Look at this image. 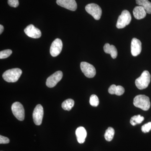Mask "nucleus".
<instances>
[{
  "mask_svg": "<svg viewBox=\"0 0 151 151\" xmlns=\"http://www.w3.org/2000/svg\"><path fill=\"white\" fill-rule=\"evenodd\" d=\"M134 105L135 107L140 108L143 111H147L150 107L151 103L148 97L140 94L134 98Z\"/></svg>",
  "mask_w": 151,
  "mask_h": 151,
  "instance_id": "obj_1",
  "label": "nucleus"
},
{
  "mask_svg": "<svg viewBox=\"0 0 151 151\" xmlns=\"http://www.w3.org/2000/svg\"><path fill=\"white\" fill-rule=\"evenodd\" d=\"M22 70L20 68H15L6 70L3 74L4 80L8 82H15L21 76Z\"/></svg>",
  "mask_w": 151,
  "mask_h": 151,
  "instance_id": "obj_2",
  "label": "nucleus"
},
{
  "mask_svg": "<svg viewBox=\"0 0 151 151\" xmlns=\"http://www.w3.org/2000/svg\"><path fill=\"white\" fill-rule=\"evenodd\" d=\"M151 81V75L147 70H145L141 76L135 81V84L138 89H144L148 86Z\"/></svg>",
  "mask_w": 151,
  "mask_h": 151,
  "instance_id": "obj_3",
  "label": "nucleus"
},
{
  "mask_svg": "<svg viewBox=\"0 0 151 151\" xmlns=\"http://www.w3.org/2000/svg\"><path fill=\"white\" fill-rule=\"evenodd\" d=\"M132 20V16L129 11L125 10L119 16L116 24V27L118 29L124 28L129 25Z\"/></svg>",
  "mask_w": 151,
  "mask_h": 151,
  "instance_id": "obj_4",
  "label": "nucleus"
},
{
  "mask_svg": "<svg viewBox=\"0 0 151 151\" xmlns=\"http://www.w3.org/2000/svg\"><path fill=\"white\" fill-rule=\"evenodd\" d=\"M85 10L95 20H98L101 18L102 14V9L98 5L93 3L89 4L85 7Z\"/></svg>",
  "mask_w": 151,
  "mask_h": 151,
  "instance_id": "obj_5",
  "label": "nucleus"
},
{
  "mask_svg": "<svg viewBox=\"0 0 151 151\" xmlns=\"http://www.w3.org/2000/svg\"><path fill=\"white\" fill-rule=\"evenodd\" d=\"M12 112L18 120L23 121L24 119V109L23 106L19 102H15L12 106Z\"/></svg>",
  "mask_w": 151,
  "mask_h": 151,
  "instance_id": "obj_6",
  "label": "nucleus"
},
{
  "mask_svg": "<svg viewBox=\"0 0 151 151\" xmlns=\"http://www.w3.org/2000/svg\"><path fill=\"white\" fill-rule=\"evenodd\" d=\"M82 72L87 78H93L96 75V71L93 65L86 62H82L80 64Z\"/></svg>",
  "mask_w": 151,
  "mask_h": 151,
  "instance_id": "obj_7",
  "label": "nucleus"
},
{
  "mask_svg": "<svg viewBox=\"0 0 151 151\" xmlns=\"http://www.w3.org/2000/svg\"><path fill=\"white\" fill-rule=\"evenodd\" d=\"M62 71L59 70L50 76L47 79L46 86L49 88H52L56 86L58 82L61 80L63 77Z\"/></svg>",
  "mask_w": 151,
  "mask_h": 151,
  "instance_id": "obj_8",
  "label": "nucleus"
},
{
  "mask_svg": "<svg viewBox=\"0 0 151 151\" xmlns=\"http://www.w3.org/2000/svg\"><path fill=\"white\" fill-rule=\"evenodd\" d=\"M44 114L43 108L40 104H38L36 106L33 113V119L35 125L39 126L42 123Z\"/></svg>",
  "mask_w": 151,
  "mask_h": 151,
  "instance_id": "obj_9",
  "label": "nucleus"
},
{
  "mask_svg": "<svg viewBox=\"0 0 151 151\" xmlns=\"http://www.w3.org/2000/svg\"><path fill=\"white\" fill-rule=\"evenodd\" d=\"M63 48V43L61 40L56 39L52 43L50 48V53L52 57L59 55Z\"/></svg>",
  "mask_w": 151,
  "mask_h": 151,
  "instance_id": "obj_10",
  "label": "nucleus"
},
{
  "mask_svg": "<svg viewBox=\"0 0 151 151\" xmlns=\"http://www.w3.org/2000/svg\"><path fill=\"white\" fill-rule=\"evenodd\" d=\"M24 32L28 36L33 38H39L42 35L40 30L35 27L33 24H30L24 30Z\"/></svg>",
  "mask_w": 151,
  "mask_h": 151,
  "instance_id": "obj_11",
  "label": "nucleus"
},
{
  "mask_svg": "<svg viewBox=\"0 0 151 151\" xmlns=\"http://www.w3.org/2000/svg\"><path fill=\"white\" fill-rule=\"evenodd\" d=\"M58 5L72 11L76 10L77 8V4L75 0H57Z\"/></svg>",
  "mask_w": 151,
  "mask_h": 151,
  "instance_id": "obj_12",
  "label": "nucleus"
},
{
  "mask_svg": "<svg viewBox=\"0 0 151 151\" xmlns=\"http://www.w3.org/2000/svg\"><path fill=\"white\" fill-rule=\"evenodd\" d=\"M142 51V42L136 38L132 40L131 42V53L134 56H137L140 54Z\"/></svg>",
  "mask_w": 151,
  "mask_h": 151,
  "instance_id": "obj_13",
  "label": "nucleus"
},
{
  "mask_svg": "<svg viewBox=\"0 0 151 151\" xmlns=\"http://www.w3.org/2000/svg\"><path fill=\"white\" fill-rule=\"evenodd\" d=\"M76 135L77 141L79 144H83L85 141L87 136V132L84 127H78L76 131Z\"/></svg>",
  "mask_w": 151,
  "mask_h": 151,
  "instance_id": "obj_14",
  "label": "nucleus"
},
{
  "mask_svg": "<svg viewBox=\"0 0 151 151\" xmlns=\"http://www.w3.org/2000/svg\"><path fill=\"white\" fill-rule=\"evenodd\" d=\"M147 12L142 6L135 7L133 10V14L137 19L139 20L144 18L146 16Z\"/></svg>",
  "mask_w": 151,
  "mask_h": 151,
  "instance_id": "obj_15",
  "label": "nucleus"
},
{
  "mask_svg": "<svg viewBox=\"0 0 151 151\" xmlns=\"http://www.w3.org/2000/svg\"><path fill=\"white\" fill-rule=\"evenodd\" d=\"M104 51L105 53L110 54L111 57L113 59H115L118 55V51L116 47L113 45H111L109 43H106L104 45Z\"/></svg>",
  "mask_w": 151,
  "mask_h": 151,
  "instance_id": "obj_16",
  "label": "nucleus"
},
{
  "mask_svg": "<svg viewBox=\"0 0 151 151\" xmlns=\"http://www.w3.org/2000/svg\"><path fill=\"white\" fill-rule=\"evenodd\" d=\"M108 92L111 94H116L118 96H121L124 94L125 92V89L123 86H116L115 84H113L108 89Z\"/></svg>",
  "mask_w": 151,
  "mask_h": 151,
  "instance_id": "obj_17",
  "label": "nucleus"
},
{
  "mask_svg": "<svg viewBox=\"0 0 151 151\" xmlns=\"http://www.w3.org/2000/svg\"><path fill=\"white\" fill-rule=\"evenodd\" d=\"M136 3L142 6L147 13L151 14V3L148 0H136Z\"/></svg>",
  "mask_w": 151,
  "mask_h": 151,
  "instance_id": "obj_18",
  "label": "nucleus"
},
{
  "mask_svg": "<svg viewBox=\"0 0 151 151\" xmlns=\"http://www.w3.org/2000/svg\"><path fill=\"white\" fill-rule=\"evenodd\" d=\"M74 105V100L71 99H68L65 100L62 104V108L65 111H70Z\"/></svg>",
  "mask_w": 151,
  "mask_h": 151,
  "instance_id": "obj_19",
  "label": "nucleus"
},
{
  "mask_svg": "<svg viewBox=\"0 0 151 151\" xmlns=\"http://www.w3.org/2000/svg\"><path fill=\"white\" fill-rule=\"evenodd\" d=\"M115 134V130L112 127H109L104 135L105 140L108 142H111L113 139Z\"/></svg>",
  "mask_w": 151,
  "mask_h": 151,
  "instance_id": "obj_20",
  "label": "nucleus"
},
{
  "mask_svg": "<svg viewBox=\"0 0 151 151\" xmlns=\"http://www.w3.org/2000/svg\"><path fill=\"white\" fill-rule=\"evenodd\" d=\"M144 120V117L141 115H138L134 116L131 118L130 123L132 126H134L137 124H140Z\"/></svg>",
  "mask_w": 151,
  "mask_h": 151,
  "instance_id": "obj_21",
  "label": "nucleus"
},
{
  "mask_svg": "<svg viewBox=\"0 0 151 151\" xmlns=\"http://www.w3.org/2000/svg\"><path fill=\"white\" fill-rule=\"evenodd\" d=\"M89 103L90 105L93 107H97L99 104V100L98 97L95 94H92L90 97Z\"/></svg>",
  "mask_w": 151,
  "mask_h": 151,
  "instance_id": "obj_22",
  "label": "nucleus"
},
{
  "mask_svg": "<svg viewBox=\"0 0 151 151\" xmlns=\"http://www.w3.org/2000/svg\"><path fill=\"white\" fill-rule=\"evenodd\" d=\"M12 53V50L9 49L5 50L0 52V58L1 59H4L7 58Z\"/></svg>",
  "mask_w": 151,
  "mask_h": 151,
  "instance_id": "obj_23",
  "label": "nucleus"
},
{
  "mask_svg": "<svg viewBox=\"0 0 151 151\" xmlns=\"http://www.w3.org/2000/svg\"><path fill=\"white\" fill-rule=\"evenodd\" d=\"M151 129V122H149L145 125H143L142 127V132L144 133H148Z\"/></svg>",
  "mask_w": 151,
  "mask_h": 151,
  "instance_id": "obj_24",
  "label": "nucleus"
},
{
  "mask_svg": "<svg viewBox=\"0 0 151 151\" xmlns=\"http://www.w3.org/2000/svg\"><path fill=\"white\" fill-rule=\"evenodd\" d=\"M8 4L11 7L16 8L19 5V0H8Z\"/></svg>",
  "mask_w": 151,
  "mask_h": 151,
  "instance_id": "obj_25",
  "label": "nucleus"
},
{
  "mask_svg": "<svg viewBox=\"0 0 151 151\" xmlns=\"http://www.w3.org/2000/svg\"><path fill=\"white\" fill-rule=\"evenodd\" d=\"M10 140L9 138L1 135L0 136V144H7L9 143Z\"/></svg>",
  "mask_w": 151,
  "mask_h": 151,
  "instance_id": "obj_26",
  "label": "nucleus"
},
{
  "mask_svg": "<svg viewBox=\"0 0 151 151\" xmlns=\"http://www.w3.org/2000/svg\"><path fill=\"white\" fill-rule=\"evenodd\" d=\"M4 30V26L1 24L0 25V34H1Z\"/></svg>",
  "mask_w": 151,
  "mask_h": 151,
  "instance_id": "obj_27",
  "label": "nucleus"
}]
</instances>
